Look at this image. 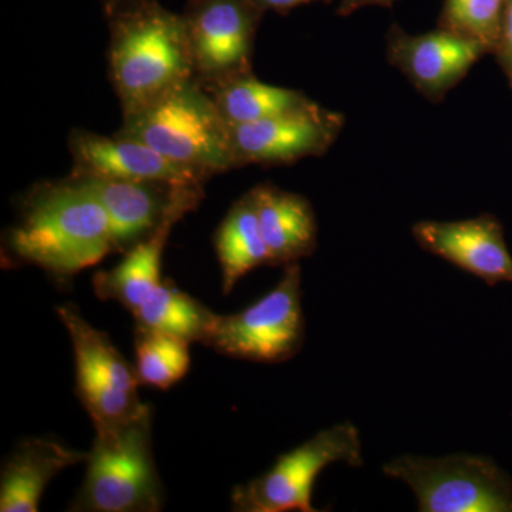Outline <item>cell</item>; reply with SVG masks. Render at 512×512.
<instances>
[{"mask_svg": "<svg viewBox=\"0 0 512 512\" xmlns=\"http://www.w3.org/2000/svg\"><path fill=\"white\" fill-rule=\"evenodd\" d=\"M117 134L141 141L208 178L235 168L228 123L197 79L124 116Z\"/></svg>", "mask_w": 512, "mask_h": 512, "instance_id": "cell-4", "label": "cell"}, {"mask_svg": "<svg viewBox=\"0 0 512 512\" xmlns=\"http://www.w3.org/2000/svg\"><path fill=\"white\" fill-rule=\"evenodd\" d=\"M136 372L141 384L167 390L180 382L191 365L190 345L174 336L136 329Z\"/></svg>", "mask_w": 512, "mask_h": 512, "instance_id": "cell-21", "label": "cell"}, {"mask_svg": "<svg viewBox=\"0 0 512 512\" xmlns=\"http://www.w3.org/2000/svg\"><path fill=\"white\" fill-rule=\"evenodd\" d=\"M383 474L412 488L420 512H512V480L488 457L402 456Z\"/></svg>", "mask_w": 512, "mask_h": 512, "instance_id": "cell-6", "label": "cell"}, {"mask_svg": "<svg viewBox=\"0 0 512 512\" xmlns=\"http://www.w3.org/2000/svg\"><path fill=\"white\" fill-rule=\"evenodd\" d=\"M153 413L144 406L136 416L94 424L86 477L69 511L157 512L164 493L151 440Z\"/></svg>", "mask_w": 512, "mask_h": 512, "instance_id": "cell-3", "label": "cell"}, {"mask_svg": "<svg viewBox=\"0 0 512 512\" xmlns=\"http://www.w3.org/2000/svg\"><path fill=\"white\" fill-rule=\"evenodd\" d=\"M386 55L421 96L440 103L488 50L483 43L451 30L410 35L393 26L387 35Z\"/></svg>", "mask_w": 512, "mask_h": 512, "instance_id": "cell-12", "label": "cell"}, {"mask_svg": "<svg viewBox=\"0 0 512 512\" xmlns=\"http://www.w3.org/2000/svg\"><path fill=\"white\" fill-rule=\"evenodd\" d=\"M148 2H158V0H100L101 6H103L107 16L120 12V10L133 8V6L143 5V3Z\"/></svg>", "mask_w": 512, "mask_h": 512, "instance_id": "cell-26", "label": "cell"}, {"mask_svg": "<svg viewBox=\"0 0 512 512\" xmlns=\"http://www.w3.org/2000/svg\"><path fill=\"white\" fill-rule=\"evenodd\" d=\"M177 220L165 222L150 238L124 254L123 261L111 271L94 275V292L103 301L121 303L128 312H136L151 295L161 279V258L171 229Z\"/></svg>", "mask_w": 512, "mask_h": 512, "instance_id": "cell-17", "label": "cell"}, {"mask_svg": "<svg viewBox=\"0 0 512 512\" xmlns=\"http://www.w3.org/2000/svg\"><path fill=\"white\" fill-rule=\"evenodd\" d=\"M494 55L512 90V0H505L503 26Z\"/></svg>", "mask_w": 512, "mask_h": 512, "instance_id": "cell-23", "label": "cell"}, {"mask_svg": "<svg viewBox=\"0 0 512 512\" xmlns=\"http://www.w3.org/2000/svg\"><path fill=\"white\" fill-rule=\"evenodd\" d=\"M345 126V117L315 101L254 123L229 127L235 168L293 164L328 153Z\"/></svg>", "mask_w": 512, "mask_h": 512, "instance_id": "cell-11", "label": "cell"}, {"mask_svg": "<svg viewBox=\"0 0 512 512\" xmlns=\"http://www.w3.org/2000/svg\"><path fill=\"white\" fill-rule=\"evenodd\" d=\"M316 2V0H254L256 6L262 10V12L286 13L289 10L298 8V6L306 5V3ZM329 2V0H325Z\"/></svg>", "mask_w": 512, "mask_h": 512, "instance_id": "cell-24", "label": "cell"}, {"mask_svg": "<svg viewBox=\"0 0 512 512\" xmlns=\"http://www.w3.org/2000/svg\"><path fill=\"white\" fill-rule=\"evenodd\" d=\"M396 0H340V15L348 16L350 13L365 6H389Z\"/></svg>", "mask_w": 512, "mask_h": 512, "instance_id": "cell-25", "label": "cell"}, {"mask_svg": "<svg viewBox=\"0 0 512 512\" xmlns=\"http://www.w3.org/2000/svg\"><path fill=\"white\" fill-rule=\"evenodd\" d=\"M10 252L64 282L114 254L109 217L80 178L42 184L9 229Z\"/></svg>", "mask_w": 512, "mask_h": 512, "instance_id": "cell-1", "label": "cell"}, {"mask_svg": "<svg viewBox=\"0 0 512 512\" xmlns=\"http://www.w3.org/2000/svg\"><path fill=\"white\" fill-rule=\"evenodd\" d=\"M205 89L217 103L229 127L269 119L312 103L302 92L261 82L252 73L232 77Z\"/></svg>", "mask_w": 512, "mask_h": 512, "instance_id": "cell-19", "label": "cell"}, {"mask_svg": "<svg viewBox=\"0 0 512 512\" xmlns=\"http://www.w3.org/2000/svg\"><path fill=\"white\" fill-rule=\"evenodd\" d=\"M505 0H444L439 28L477 40L494 55L500 40Z\"/></svg>", "mask_w": 512, "mask_h": 512, "instance_id": "cell-22", "label": "cell"}, {"mask_svg": "<svg viewBox=\"0 0 512 512\" xmlns=\"http://www.w3.org/2000/svg\"><path fill=\"white\" fill-rule=\"evenodd\" d=\"M271 266L289 265L308 258L318 244V224L311 202L303 195L271 184L249 191Z\"/></svg>", "mask_w": 512, "mask_h": 512, "instance_id": "cell-16", "label": "cell"}, {"mask_svg": "<svg viewBox=\"0 0 512 512\" xmlns=\"http://www.w3.org/2000/svg\"><path fill=\"white\" fill-rule=\"evenodd\" d=\"M73 177L160 181L175 185H204L207 175L158 153L134 138L101 136L73 130L69 137Z\"/></svg>", "mask_w": 512, "mask_h": 512, "instance_id": "cell-13", "label": "cell"}, {"mask_svg": "<svg viewBox=\"0 0 512 512\" xmlns=\"http://www.w3.org/2000/svg\"><path fill=\"white\" fill-rule=\"evenodd\" d=\"M76 178H80L103 205L110 221L114 254H127L165 222L180 221L187 212L200 205L202 198L201 185Z\"/></svg>", "mask_w": 512, "mask_h": 512, "instance_id": "cell-10", "label": "cell"}, {"mask_svg": "<svg viewBox=\"0 0 512 512\" xmlns=\"http://www.w3.org/2000/svg\"><path fill=\"white\" fill-rule=\"evenodd\" d=\"M412 234L424 251L443 258L488 286L512 282V256L498 218L481 214L461 221H420Z\"/></svg>", "mask_w": 512, "mask_h": 512, "instance_id": "cell-14", "label": "cell"}, {"mask_svg": "<svg viewBox=\"0 0 512 512\" xmlns=\"http://www.w3.org/2000/svg\"><path fill=\"white\" fill-rule=\"evenodd\" d=\"M302 274L298 262L264 298L234 315L215 313L202 345L256 363H282L298 355L305 339Z\"/></svg>", "mask_w": 512, "mask_h": 512, "instance_id": "cell-5", "label": "cell"}, {"mask_svg": "<svg viewBox=\"0 0 512 512\" xmlns=\"http://www.w3.org/2000/svg\"><path fill=\"white\" fill-rule=\"evenodd\" d=\"M262 12L254 0H190L183 12L195 79L212 86L252 73Z\"/></svg>", "mask_w": 512, "mask_h": 512, "instance_id": "cell-9", "label": "cell"}, {"mask_svg": "<svg viewBox=\"0 0 512 512\" xmlns=\"http://www.w3.org/2000/svg\"><path fill=\"white\" fill-rule=\"evenodd\" d=\"M214 245L221 266L224 295H228L249 272L262 265H271V255L249 192L225 215L215 232Z\"/></svg>", "mask_w": 512, "mask_h": 512, "instance_id": "cell-18", "label": "cell"}, {"mask_svg": "<svg viewBox=\"0 0 512 512\" xmlns=\"http://www.w3.org/2000/svg\"><path fill=\"white\" fill-rule=\"evenodd\" d=\"M57 315L72 340L76 394L93 424H109L136 416L144 409L138 399L136 366L127 362L106 333L97 330L74 305H62Z\"/></svg>", "mask_w": 512, "mask_h": 512, "instance_id": "cell-8", "label": "cell"}, {"mask_svg": "<svg viewBox=\"0 0 512 512\" xmlns=\"http://www.w3.org/2000/svg\"><path fill=\"white\" fill-rule=\"evenodd\" d=\"M333 463L363 466L359 430L350 421L319 431L301 446L278 457L272 468L232 491V510L241 512H316L313 485Z\"/></svg>", "mask_w": 512, "mask_h": 512, "instance_id": "cell-7", "label": "cell"}, {"mask_svg": "<svg viewBox=\"0 0 512 512\" xmlns=\"http://www.w3.org/2000/svg\"><path fill=\"white\" fill-rule=\"evenodd\" d=\"M110 79L123 117L195 79L183 13L148 2L107 16Z\"/></svg>", "mask_w": 512, "mask_h": 512, "instance_id": "cell-2", "label": "cell"}, {"mask_svg": "<svg viewBox=\"0 0 512 512\" xmlns=\"http://www.w3.org/2000/svg\"><path fill=\"white\" fill-rule=\"evenodd\" d=\"M89 453L45 437L22 440L3 463L0 511L37 512L45 488L66 468L86 463Z\"/></svg>", "mask_w": 512, "mask_h": 512, "instance_id": "cell-15", "label": "cell"}, {"mask_svg": "<svg viewBox=\"0 0 512 512\" xmlns=\"http://www.w3.org/2000/svg\"><path fill=\"white\" fill-rule=\"evenodd\" d=\"M131 315L136 320V329L165 333L188 343H202L215 313L173 282L163 281Z\"/></svg>", "mask_w": 512, "mask_h": 512, "instance_id": "cell-20", "label": "cell"}]
</instances>
